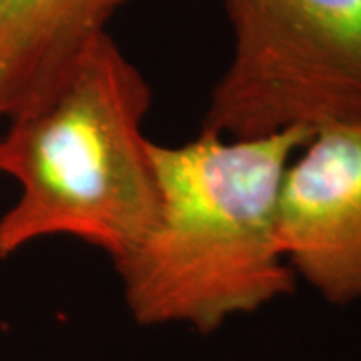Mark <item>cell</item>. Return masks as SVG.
<instances>
[{
	"instance_id": "obj_1",
	"label": "cell",
	"mask_w": 361,
	"mask_h": 361,
	"mask_svg": "<svg viewBox=\"0 0 361 361\" xmlns=\"http://www.w3.org/2000/svg\"><path fill=\"white\" fill-rule=\"evenodd\" d=\"M310 127L233 139L203 129L193 141L151 142L159 205L149 231L115 263L139 325L219 329L295 287L277 235L285 169Z\"/></svg>"
},
{
	"instance_id": "obj_2",
	"label": "cell",
	"mask_w": 361,
	"mask_h": 361,
	"mask_svg": "<svg viewBox=\"0 0 361 361\" xmlns=\"http://www.w3.org/2000/svg\"><path fill=\"white\" fill-rule=\"evenodd\" d=\"M151 87L106 32L14 113L0 137V173L20 193L0 217V259L44 237L68 235L129 255L159 205L142 121Z\"/></svg>"
},
{
	"instance_id": "obj_3",
	"label": "cell",
	"mask_w": 361,
	"mask_h": 361,
	"mask_svg": "<svg viewBox=\"0 0 361 361\" xmlns=\"http://www.w3.org/2000/svg\"><path fill=\"white\" fill-rule=\"evenodd\" d=\"M233 54L203 129L247 139L361 125V0H223Z\"/></svg>"
},
{
	"instance_id": "obj_4",
	"label": "cell",
	"mask_w": 361,
	"mask_h": 361,
	"mask_svg": "<svg viewBox=\"0 0 361 361\" xmlns=\"http://www.w3.org/2000/svg\"><path fill=\"white\" fill-rule=\"evenodd\" d=\"M279 245L291 271L334 305L361 299V125L329 123L285 169Z\"/></svg>"
},
{
	"instance_id": "obj_5",
	"label": "cell",
	"mask_w": 361,
	"mask_h": 361,
	"mask_svg": "<svg viewBox=\"0 0 361 361\" xmlns=\"http://www.w3.org/2000/svg\"><path fill=\"white\" fill-rule=\"evenodd\" d=\"M129 0H0V118L35 99Z\"/></svg>"
}]
</instances>
